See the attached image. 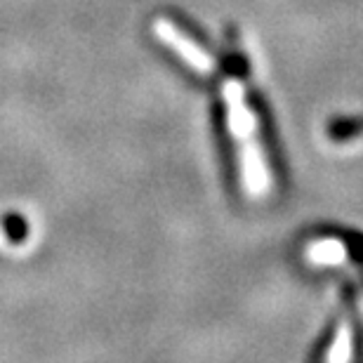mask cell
I'll use <instances>...</instances> for the list:
<instances>
[{"label":"cell","instance_id":"cell-2","mask_svg":"<svg viewBox=\"0 0 363 363\" xmlns=\"http://www.w3.org/2000/svg\"><path fill=\"white\" fill-rule=\"evenodd\" d=\"M222 94H224V101H227V125H229V133L234 135V140L238 144L255 140L257 121H255V113L245 104L243 88L236 81H229L224 85Z\"/></svg>","mask_w":363,"mask_h":363},{"label":"cell","instance_id":"cell-1","mask_svg":"<svg viewBox=\"0 0 363 363\" xmlns=\"http://www.w3.org/2000/svg\"><path fill=\"white\" fill-rule=\"evenodd\" d=\"M154 31H156L158 38H161L168 48L175 50L182 60H184V64H189L194 71H199V74H213V71L217 69L213 57H210L206 50H201L199 45H196L189 35L182 33L170 19L158 17L156 24H154Z\"/></svg>","mask_w":363,"mask_h":363},{"label":"cell","instance_id":"cell-3","mask_svg":"<svg viewBox=\"0 0 363 363\" xmlns=\"http://www.w3.org/2000/svg\"><path fill=\"white\" fill-rule=\"evenodd\" d=\"M304 255L316 267H337L347 259V245L340 238H316V241L307 243Z\"/></svg>","mask_w":363,"mask_h":363},{"label":"cell","instance_id":"cell-4","mask_svg":"<svg viewBox=\"0 0 363 363\" xmlns=\"http://www.w3.org/2000/svg\"><path fill=\"white\" fill-rule=\"evenodd\" d=\"M325 361H350L352 359V328L350 323L342 321L330 342V350L323 354Z\"/></svg>","mask_w":363,"mask_h":363}]
</instances>
